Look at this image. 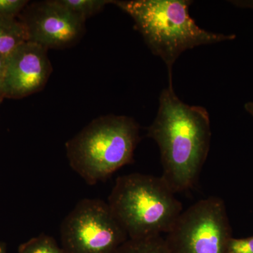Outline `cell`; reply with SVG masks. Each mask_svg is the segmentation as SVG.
<instances>
[{
	"mask_svg": "<svg viewBox=\"0 0 253 253\" xmlns=\"http://www.w3.org/2000/svg\"><path fill=\"white\" fill-rule=\"evenodd\" d=\"M148 136L159 147L162 177L175 194L191 189L209 152L211 120L202 106L179 99L172 84L160 96L157 116L148 128Z\"/></svg>",
	"mask_w": 253,
	"mask_h": 253,
	"instance_id": "cell-1",
	"label": "cell"
},
{
	"mask_svg": "<svg viewBox=\"0 0 253 253\" xmlns=\"http://www.w3.org/2000/svg\"><path fill=\"white\" fill-rule=\"evenodd\" d=\"M187 0L113 1L129 15L153 54L166 63L169 84L172 66L184 51L196 46L236 39V35L212 33L200 28L189 14Z\"/></svg>",
	"mask_w": 253,
	"mask_h": 253,
	"instance_id": "cell-2",
	"label": "cell"
},
{
	"mask_svg": "<svg viewBox=\"0 0 253 253\" xmlns=\"http://www.w3.org/2000/svg\"><path fill=\"white\" fill-rule=\"evenodd\" d=\"M107 203L130 239L168 234L183 212L180 201L162 176L141 173L118 177Z\"/></svg>",
	"mask_w": 253,
	"mask_h": 253,
	"instance_id": "cell-3",
	"label": "cell"
},
{
	"mask_svg": "<svg viewBox=\"0 0 253 253\" xmlns=\"http://www.w3.org/2000/svg\"><path fill=\"white\" fill-rule=\"evenodd\" d=\"M139 140V126L133 118L101 116L66 142V156L74 172L94 185L130 164Z\"/></svg>",
	"mask_w": 253,
	"mask_h": 253,
	"instance_id": "cell-4",
	"label": "cell"
},
{
	"mask_svg": "<svg viewBox=\"0 0 253 253\" xmlns=\"http://www.w3.org/2000/svg\"><path fill=\"white\" fill-rule=\"evenodd\" d=\"M64 253H116L128 239L126 231L102 200L82 199L60 227Z\"/></svg>",
	"mask_w": 253,
	"mask_h": 253,
	"instance_id": "cell-5",
	"label": "cell"
},
{
	"mask_svg": "<svg viewBox=\"0 0 253 253\" xmlns=\"http://www.w3.org/2000/svg\"><path fill=\"white\" fill-rule=\"evenodd\" d=\"M231 238L224 201L211 196L183 211L164 239L170 253H226Z\"/></svg>",
	"mask_w": 253,
	"mask_h": 253,
	"instance_id": "cell-6",
	"label": "cell"
},
{
	"mask_svg": "<svg viewBox=\"0 0 253 253\" xmlns=\"http://www.w3.org/2000/svg\"><path fill=\"white\" fill-rule=\"evenodd\" d=\"M29 41L46 49H63L78 42L85 21L60 4L59 0L39 1L32 6L27 19Z\"/></svg>",
	"mask_w": 253,
	"mask_h": 253,
	"instance_id": "cell-7",
	"label": "cell"
},
{
	"mask_svg": "<svg viewBox=\"0 0 253 253\" xmlns=\"http://www.w3.org/2000/svg\"><path fill=\"white\" fill-rule=\"evenodd\" d=\"M47 50L28 41L6 57L4 97L22 98L44 87L52 71Z\"/></svg>",
	"mask_w": 253,
	"mask_h": 253,
	"instance_id": "cell-8",
	"label": "cell"
},
{
	"mask_svg": "<svg viewBox=\"0 0 253 253\" xmlns=\"http://www.w3.org/2000/svg\"><path fill=\"white\" fill-rule=\"evenodd\" d=\"M29 41L24 23L14 17H0V56H8Z\"/></svg>",
	"mask_w": 253,
	"mask_h": 253,
	"instance_id": "cell-9",
	"label": "cell"
},
{
	"mask_svg": "<svg viewBox=\"0 0 253 253\" xmlns=\"http://www.w3.org/2000/svg\"><path fill=\"white\" fill-rule=\"evenodd\" d=\"M116 253H170L162 236L147 239H128Z\"/></svg>",
	"mask_w": 253,
	"mask_h": 253,
	"instance_id": "cell-10",
	"label": "cell"
},
{
	"mask_svg": "<svg viewBox=\"0 0 253 253\" xmlns=\"http://www.w3.org/2000/svg\"><path fill=\"white\" fill-rule=\"evenodd\" d=\"M60 4L83 20L99 13L113 1L108 0H59Z\"/></svg>",
	"mask_w": 253,
	"mask_h": 253,
	"instance_id": "cell-11",
	"label": "cell"
},
{
	"mask_svg": "<svg viewBox=\"0 0 253 253\" xmlns=\"http://www.w3.org/2000/svg\"><path fill=\"white\" fill-rule=\"evenodd\" d=\"M19 253H64L51 236L41 234L20 247Z\"/></svg>",
	"mask_w": 253,
	"mask_h": 253,
	"instance_id": "cell-12",
	"label": "cell"
},
{
	"mask_svg": "<svg viewBox=\"0 0 253 253\" xmlns=\"http://www.w3.org/2000/svg\"><path fill=\"white\" fill-rule=\"evenodd\" d=\"M27 3L24 0H0V17H15Z\"/></svg>",
	"mask_w": 253,
	"mask_h": 253,
	"instance_id": "cell-13",
	"label": "cell"
},
{
	"mask_svg": "<svg viewBox=\"0 0 253 253\" xmlns=\"http://www.w3.org/2000/svg\"><path fill=\"white\" fill-rule=\"evenodd\" d=\"M226 253H253V236L229 240Z\"/></svg>",
	"mask_w": 253,
	"mask_h": 253,
	"instance_id": "cell-14",
	"label": "cell"
},
{
	"mask_svg": "<svg viewBox=\"0 0 253 253\" xmlns=\"http://www.w3.org/2000/svg\"><path fill=\"white\" fill-rule=\"evenodd\" d=\"M6 57L0 56V100L4 97V79L6 73Z\"/></svg>",
	"mask_w": 253,
	"mask_h": 253,
	"instance_id": "cell-15",
	"label": "cell"
},
{
	"mask_svg": "<svg viewBox=\"0 0 253 253\" xmlns=\"http://www.w3.org/2000/svg\"><path fill=\"white\" fill-rule=\"evenodd\" d=\"M230 2L237 7L253 9V0H237Z\"/></svg>",
	"mask_w": 253,
	"mask_h": 253,
	"instance_id": "cell-16",
	"label": "cell"
},
{
	"mask_svg": "<svg viewBox=\"0 0 253 253\" xmlns=\"http://www.w3.org/2000/svg\"><path fill=\"white\" fill-rule=\"evenodd\" d=\"M244 107L246 111H247L248 113H249L253 117V101L246 103V104H245Z\"/></svg>",
	"mask_w": 253,
	"mask_h": 253,
	"instance_id": "cell-17",
	"label": "cell"
},
{
	"mask_svg": "<svg viewBox=\"0 0 253 253\" xmlns=\"http://www.w3.org/2000/svg\"><path fill=\"white\" fill-rule=\"evenodd\" d=\"M0 253H4V251H2V249L0 248Z\"/></svg>",
	"mask_w": 253,
	"mask_h": 253,
	"instance_id": "cell-18",
	"label": "cell"
}]
</instances>
